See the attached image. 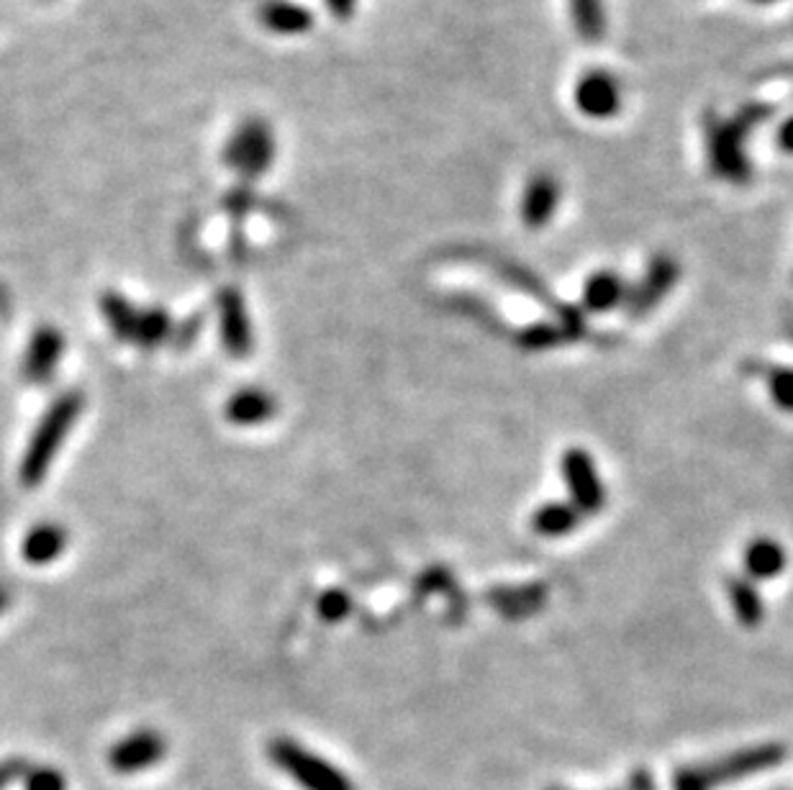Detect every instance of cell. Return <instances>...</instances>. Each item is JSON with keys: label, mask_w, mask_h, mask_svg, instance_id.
Wrapping results in <instances>:
<instances>
[{"label": "cell", "mask_w": 793, "mask_h": 790, "mask_svg": "<svg viewBox=\"0 0 793 790\" xmlns=\"http://www.w3.org/2000/svg\"><path fill=\"white\" fill-rule=\"evenodd\" d=\"M773 116V106L768 103H747L731 116L722 119L714 111L704 116V136H706V157L708 167L722 180L745 185L752 177V165L747 160V136L760 123Z\"/></svg>", "instance_id": "cell-1"}, {"label": "cell", "mask_w": 793, "mask_h": 790, "mask_svg": "<svg viewBox=\"0 0 793 790\" xmlns=\"http://www.w3.org/2000/svg\"><path fill=\"white\" fill-rule=\"evenodd\" d=\"M82 410V395L67 393L54 403V406L46 410L42 421H38L34 437H31L26 454H23L21 462V480L26 487H34L44 480L46 470L52 468L54 454L62 447V441L73 429Z\"/></svg>", "instance_id": "cell-2"}, {"label": "cell", "mask_w": 793, "mask_h": 790, "mask_svg": "<svg viewBox=\"0 0 793 790\" xmlns=\"http://www.w3.org/2000/svg\"><path fill=\"white\" fill-rule=\"evenodd\" d=\"M269 760L304 790H357L342 770L293 739H275L269 745Z\"/></svg>", "instance_id": "cell-3"}, {"label": "cell", "mask_w": 793, "mask_h": 790, "mask_svg": "<svg viewBox=\"0 0 793 790\" xmlns=\"http://www.w3.org/2000/svg\"><path fill=\"white\" fill-rule=\"evenodd\" d=\"M562 478L570 491V503L581 514H598L606 503V487L601 483L593 457L585 449H568L562 457Z\"/></svg>", "instance_id": "cell-4"}, {"label": "cell", "mask_w": 793, "mask_h": 790, "mask_svg": "<svg viewBox=\"0 0 793 790\" xmlns=\"http://www.w3.org/2000/svg\"><path fill=\"white\" fill-rule=\"evenodd\" d=\"M275 139L267 123L246 121L227 146V162L242 175H262L273 165Z\"/></svg>", "instance_id": "cell-5"}, {"label": "cell", "mask_w": 793, "mask_h": 790, "mask_svg": "<svg viewBox=\"0 0 793 790\" xmlns=\"http://www.w3.org/2000/svg\"><path fill=\"white\" fill-rule=\"evenodd\" d=\"M789 755V749L783 745H760L750 749H739V753H731L722 760L712 765H704L706 776L712 780V786L729 783V780H742L747 776H755V772L773 770L775 765H781Z\"/></svg>", "instance_id": "cell-6"}, {"label": "cell", "mask_w": 793, "mask_h": 790, "mask_svg": "<svg viewBox=\"0 0 793 790\" xmlns=\"http://www.w3.org/2000/svg\"><path fill=\"white\" fill-rule=\"evenodd\" d=\"M575 106L588 119H612L621 108L619 80L604 69H591L575 85Z\"/></svg>", "instance_id": "cell-7"}, {"label": "cell", "mask_w": 793, "mask_h": 790, "mask_svg": "<svg viewBox=\"0 0 793 790\" xmlns=\"http://www.w3.org/2000/svg\"><path fill=\"white\" fill-rule=\"evenodd\" d=\"M162 757H165V739H162L157 732L142 729L129 734L126 739L115 742L111 753H108V762H111V768L121 772V776H131V772L152 768Z\"/></svg>", "instance_id": "cell-8"}, {"label": "cell", "mask_w": 793, "mask_h": 790, "mask_svg": "<svg viewBox=\"0 0 793 790\" xmlns=\"http://www.w3.org/2000/svg\"><path fill=\"white\" fill-rule=\"evenodd\" d=\"M678 283V262L668 254H658L647 267L642 283L637 285L635 293L627 296V314L631 319H642L654 306L665 298V293Z\"/></svg>", "instance_id": "cell-9"}, {"label": "cell", "mask_w": 793, "mask_h": 790, "mask_svg": "<svg viewBox=\"0 0 793 790\" xmlns=\"http://www.w3.org/2000/svg\"><path fill=\"white\" fill-rule=\"evenodd\" d=\"M560 206V183L550 173H537L521 196V221L529 229H542Z\"/></svg>", "instance_id": "cell-10"}, {"label": "cell", "mask_w": 793, "mask_h": 790, "mask_svg": "<svg viewBox=\"0 0 793 790\" xmlns=\"http://www.w3.org/2000/svg\"><path fill=\"white\" fill-rule=\"evenodd\" d=\"M221 339L229 354L246 358L252 352V327L244 298L236 290L221 293Z\"/></svg>", "instance_id": "cell-11"}, {"label": "cell", "mask_w": 793, "mask_h": 790, "mask_svg": "<svg viewBox=\"0 0 793 790\" xmlns=\"http://www.w3.org/2000/svg\"><path fill=\"white\" fill-rule=\"evenodd\" d=\"M745 578L752 583H766L785 570V549L773 537H755L745 549Z\"/></svg>", "instance_id": "cell-12"}, {"label": "cell", "mask_w": 793, "mask_h": 790, "mask_svg": "<svg viewBox=\"0 0 793 790\" xmlns=\"http://www.w3.org/2000/svg\"><path fill=\"white\" fill-rule=\"evenodd\" d=\"M260 21L273 34L296 36L306 34L313 26V13L293 0H265L260 6Z\"/></svg>", "instance_id": "cell-13"}, {"label": "cell", "mask_w": 793, "mask_h": 790, "mask_svg": "<svg viewBox=\"0 0 793 790\" xmlns=\"http://www.w3.org/2000/svg\"><path fill=\"white\" fill-rule=\"evenodd\" d=\"M62 334L54 329H42L36 331V337L31 339V347L26 352V375L31 381H46L52 375V370L57 367V362L62 358Z\"/></svg>", "instance_id": "cell-14"}, {"label": "cell", "mask_w": 793, "mask_h": 790, "mask_svg": "<svg viewBox=\"0 0 793 790\" xmlns=\"http://www.w3.org/2000/svg\"><path fill=\"white\" fill-rule=\"evenodd\" d=\"M627 300V288H624L621 277L616 273H596L591 275L583 285V306L585 311L593 314H606L612 311L614 306H619Z\"/></svg>", "instance_id": "cell-15"}, {"label": "cell", "mask_w": 793, "mask_h": 790, "mask_svg": "<svg viewBox=\"0 0 793 790\" xmlns=\"http://www.w3.org/2000/svg\"><path fill=\"white\" fill-rule=\"evenodd\" d=\"M727 595L737 622L747 626V629H758L762 624V616H766V606H762L758 585L747 578H729Z\"/></svg>", "instance_id": "cell-16"}, {"label": "cell", "mask_w": 793, "mask_h": 790, "mask_svg": "<svg viewBox=\"0 0 793 790\" xmlns=\"http://www.w3.org/2000/svg\"><path fill=\"white\" fill-rule=\"evenodd\" d=\"M273 414H275V401L269 398L267 393H262L257 388H246V391L234 393L227 406L229 421H234L239 426L262 424V421H267Z\"/></svg>", "instance_id": "cell-17"}, {"label": "cell", "mask_w": 793, "mask_h": 790, "mask_svg": "<svg viewBox=\"0 0 793 790\" xmlns=\"http://www.w3.org/2000/svg\"><path fill=\"white\" fill-rule=\"evenodd\" d=\"M577 524H581V511H577L573 503H544V506L537 508V514L531 516V529L544 539L565 537Z\"/></svg>", "instance_id": "cell-18"}, {"label": "cell", "mask_w": 793, "mask_h": 790, "mask_svg": "<svg viewBox=\"0 0 793 790\" xmlns=\"http://www.w3.org/2000/svg\"><path fill=\"white\" fill-rule=\"evenodd\" d=\"M65 529L54 524H42L34 526L23 539V557L31 564H46L57 557L62 549H65Z\"/></svg>", "instance_id": "cell-19"}, {"label": "cell", "mask_w": 793, "mask_h": 790, "mask_svg": "<svg viewBox=\"0 0 793 790\" xmlns=\"http://www.w3.org/2000/svg\"><path fill=\"white\" fill-rule=\"evenodd\" d=\"M493 606L506 616H527L544 601V588H516V591H496L491 595Z\"/></svg>", "instance_id": "cell-20"}, {"label": "cell", "mask_w": 793, "mask_h": 790, "mask_svg": "<svg viewBox=\"0 0 793 790\" xmlns=\"http://www.w3.org/2000/svg\"><path fill=\"white\" fill-rule=\"evenodd\" d=\"M570 13H573L577 34L588 42H598L604 36L606 15L601 0H570Z\"/></svg>", "instance_id": "cell-21"}, {"label": "cell", "mask_w": 793, "mask_h": 790, "mask_svg": "<svg viewBox=\"0 0 793 790\" xmlns=\"http://www.w3.org/2000/svg\"><path fill=\"white\" fill-rule=\"evenodd\" d=\"M583 329H573L562 323V329L558 327H547V323H537V327H529L521 331L519 344L524 350H550V347H558L562 342H575L577 334Z\"/></svg>", "instance_id": "cell-22"}, {"label": "cell", "mask_w": 793, "mask_h": 790, "mask_svg": "<svg viewBox=\"0 0 793 790\" xmlns=\"http://www.w3.org/2000/svg\"><path fill=\"white\" fill-rule=\"evenodd\" d=\"M103 311L106 319L111 323V329L115 331L119 339H134L136 337V327H139V314L134 311V306L129 300H123L115 293H108L103 298Z\"/></svg>", "instance_id": "cell-23"}, {"label": "cell", "mask_w": 793, "mask_h": 790, "mask_svg": "<svg viewBox=\"0 0 793 790\" xmlns=\"http://www.w3.org/2000/svg\"><path fill=\"white\" fill-rule=\"evenodd\" d=\"M766 383L775 406L793 414V367H766Z\"/></svg>", "instance_id": "cell-24"}, {"label": "cell", "mask_w": 793, "mask_h": 790, "mask_svg": "<svg viewBox=\"0 0 793 790\" xmlns=\"http://www.w3.org/2000/svg\"><path fill=\"white\" fill-rule=\"evenodd\" d=\"M167 316L162 311H150V314H139V327H136V342L142 344H157L159 339H165L167 334Z\"/></svg>", "instance_id": "cell-25"}, {"label": "cell", "mask_w": 793, "mask_h": 790, "mask_svg": "<svg viewBox=\"0 0 793 790\" xmlns=\"http://www.w3.org/2000/svg\"><path fill=\"white\" fill-rule=\"evenodd\" d=\"M712 780L706 776V768H681L673 776V790H712Z\"/></svg>", "instance_id": "cell-26"}, {"label": "cell", "mask_w": 793, "mask_h": 790, "mask_svg": "<svg viewBox=\"0 0 793 790\" xmlns=\"http://www.w3.org/2000/svg\"><path fill=\"white\" fill-rule=\"evenodd\" d=\"M26 790H65V778L52 768H36L26 776Z\"/></svg>", "instance_id": "cell-27"}, {"label": "cell", "mask_w": 793, "mask_h": 790, "mask_svg": "<svg viewBox=\"0 0 793 790\" xmlns=\"http://www.w3.org/2000/svg\"><path fill=\"white\" fill-rule=\"evenodd\" d=\"M319 608H321L323 616L334 622V618H342V616L346 614V611H350V601H346L344 593L331 591V593L323 595L321 603H319Z\"/></svg>", "instance_id": "cell-28"}, {"label": "cell", "mask_w": 793, "mask_h": 790, "mask_svg": "<svg viewBox=\"0 0 793 790\" xmlns=\"http://www.w3.org/2000/svg\"><path fill=\"white\" fill-rule=\"evenodd\" d=\"M323 3H327L329 13L334 15V19L346 21V19H352L354 6H357V0H323Z\"/></svg>", "instance_id": "cell-29"}, {"label": "cell", "mask_w": 793, "mask_h": 790, "mask_svg": "<svg viewBox=\"0 0 793 790\" xmlns=\"http://www.w3.org/2000/svg\"><path fill=\"white\" fill-rule=\"evenodd\" d=\"M23 772V762L21 760H8V762H0V790H3L5 786H11L15 778H19Z\"/></svg>", "instance_id": "cell-30"}, {"label": "cell", "mask_w": 793, "mask_h": 790, "mask_svg": "<svg viewBox=\"0 0 793 790\" xmlns=\"http://www.w3.org/2000/svg\"><path fill=\"white\" fill-rule=\"evenodd\" d=\"M775 142H778V146H781V150H783L785 154H793V116H791L789 121L781 123V129H778Z\"/></svg>", "instance_id": "cell-31"}, {"label": "cell", "mask_w": 793, "mask_h": 790, "mask_svg": "<svg viewBox=\"0 0 793 790\" xmlns=\"http://www.w3.org/2000/svg\"><path fill=\"white\" fill-rule=\"evenodd\" d=\"M631 790H654L652 780L645 770H639V772H635V776H631Z\"/></svg>", "instance_id": "cell-32"}, {"label": "cell", "mask_w": 793, "mask_h": 790, "mask_svg": "<svg viewBox=\"0 0 793 790\" xmlns=\"http://www.w3.org/2000/svg\"><path fill=\"white\" fill-rule=\"evenodd\" d=\"M8 603H11V595H8V591L3 585H0V614L8 608Z\"/></svg>", "instance_id": "cell-33"}, {"label": "cell", "mask_w": 793, "mask_h": 790, "mask_svg": "<svg viewBox=\"0 0 793 790\" xmlns=\"http://www.w3.org/2000/svg\"><path fill=\"white\" fill-rule=\"evenodd\" d=\"M755 3H775V0H755Z\"/></svg>", "instance_id": "cell-34"}]
</instances>
